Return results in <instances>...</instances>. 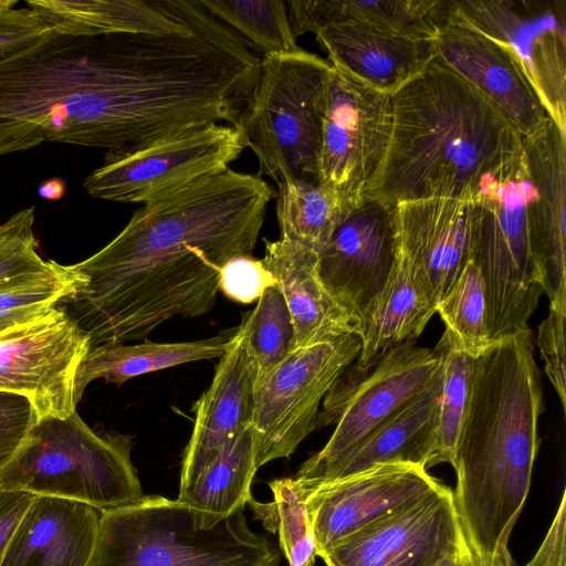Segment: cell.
<instances>
[{
    "instance_id": "obj_1",
    "label": "cell",
    "mask_w": 566,
    "mask_h": 566,
    "mask_svg": "<svg viewBox=\"0 0 566 566\" xmlns=\"http://www.w3.org/2000/svg\"><path fill=\"white\" fill-rule=\"evenodd\" d=\"M274 195L258 175L229 168L145 203L107 245L70 265L80 282L56 306L91 348L206 314L224 264L252 255Z\"/></svg>"
},
{
    "instance_id": "obj_2",
    "label": "cell",
    "mask_w": 566,
    "mask_h": 566,
    "mask_svg": "<svg viewBox=\"0 0 566 566\" xmlns=\"http://www.w3.org/2000/svg\"><path fill=\"white\" fill-rule=\"evenodd\" d=\"M209 32L86 35L56 30L0 60V157L45 142L112 150L133 136L137 83L208 61Z\"/></svg>"
},
{
    "instance_id": "obj_3",
    "label": "cell",
    "mask_w": 566,
    "mask_h": 566,
    "mask_svg": "<svg viewBox=\"0 0 566 566\" xmlns=\"http://www.w3.org/2000/svg\"><path fill=\"white\" fill-rule=\"evenodd\" d=\"M543 410L535 336L527 326L476 358L452 462L465 537L494 566H513L509 539L530 491Z\"/></svg>"
},
{
    "instance_id": "obj_4",
    "label": "cell",
    "mask_w": 566,
    "mask_h": 566,
    "mask_svg": "<svg viewBox=\"0 0 566 566\" xmlns=\"http://www.w3.org/2000/svg\"><path fill=\"white\" fill-rule=\"evenodd\" d=\"M391 101L389 146L366 192L388 206L433 198L474 202L523 169L518 132L438 56Z\"/></svg>"
},
{
    "instance_id": "obj_5",
    "label": "cell",
    "mask_w": 566,
    "mask_h": 566,
    "mask_svg": "<svg viewBox=\"0 0 566 566\" xmlns=\"http://www.w3.org/2000/svg\"><path fill=\"white\" fill-rule=\"evenodd\" d=\"M280 551L254 533L244 509L214 520L177 500L144 496L101 512L87 566H279Z\"/></svg>"
},
{
    "instance_id": "obj_6",
    "label": "cell",
    "mask_w": 566,
    "mask_h": 566,
    "mask_svg": "<svg viewBox=\"0 0 566 566\" xmlns=\"http://www.w3.org/2000/svg\"><path fill=\"white\" fill-rule=\"evenodd\" d=\"M132 437L92 429L74 411L36 418L20 447L0 464V488L80 502L99 512L145 495L130 460Z\"/></svg>"
},
{
    "instance_id": "obj_7",
    "label": "cell",
    "mask_w": 566,
    "mask_h": 566,
    "mask_svg": "<svg viewBox=\"0 0 566 566\" xmlns=\"http://www.w3.org/2000/svg\"><path fill=\"white\" fill-rule=\"evenodd\" d=\"M331 64L303 49L261 57L238 127L256 156L258 176L276 185L319 184Z\"/></svg>"
},
{
    "instance_id": "obj_8",
    "label": "cell",
    "mask_w": 566,
    "mask_h": 566,
    "mask_svg": "<svg viewBox=\"0 0 566 566\" xmlns=\"http://www.w3.org/2000/svg\"><path fill=\"white\" fill-rule=\"evenodd\" d=\"M532 191L523 161L516 176L472 202L469 259L483 279L491 343L526 328L544 293L526 221Z\"/></svg>"
},
{
    "instance_id": "obj_9",
    "label": "cell",
    "mask_w": 566,
    "mask_h": 566,
    "mask_svg": "<svg viewBox=\"0 0 566 566\" xmlns=\"http://www.w3.org/2000/svg\"><path fill=\"white\" fill-rule=\"evenodd\" d=\"M440 369L438 352L419 346L416 340L387 349L361 368L352 364L323 400L316 428L336 427L323 449L293 476L302 490L306 493L326 469L423 391Z\"/></svg>"
},
{
    "instance_id": "obj_10",
    "label": "cell",
    "mask_w": 566,
    "mask_h": 566,
    "mask_svg": "<svg viewBox=\"0 0 566 566\" xmlns=\"http://www.w3.org/2000/svg\"><path fill=\"white\" fill-rule=\"evenodd\" d=\"M245 148V136L237 126L196 125L107 150L84 188L93 198L145 205L229 169Z\"/></svg>"
},
{
    "instance_id": "obj_11",
    "label": "cell",
    "mask_w": 566,
    "mask_h": 566,
    "mask_svg": "<svg viewBox=\"0 0 566 566\" xmlns=\"http://www.w3.org/2000/svg\"><path fill=\"white\" fill-rule=\"evenodd\" d=\"M361 349L357 334L294 349L255 384V467L289 458L316 429L318 408Z\"/></svg>"
},
{
    "instance_id": "obj_12",
    "label": "cell",
    "mask_w": 566,
    "mask_h": 566,
    "mask_svg": "<svg viewBox=\"0 0 566 566\" xmlns=\"http://www.w3.org/2000/svg\"><path fill=\"white\" fill-rule=\"evenodd\" d=\"M454 9L509 51L566 134V0H454Z\"/></svg>"
},
{
    "instance_id": "obj_13",
    "label": "cell",
    "mask_w": 566,
    "mask_h": 566,
    "mask_svg": "<svg viewBox=\"0 0 566 566\" xmlns=\"http://www.w3.org/2000/svg\"><path fill=\"white\" fill-rule=\"evenodd\" d=\"M391 129V95L332 66L322 129L319 185L350 201L365 195L385 159Z\"/></svg>"
},
{
    "instance_id": "obj_14",
    "label": "cell",
    "mask_w": 566,
    "mask_h": 566,
    "mask_svg": "<svg viewBox=\"0 0 566 566\" xmlns=\"http://www.w3.org/2000/svg\"><path fill=\"white\" fill-rule=\"evenodd\" d=\"M88 336L55 306L0 334V391L29 399L36 418L76 411L74 380Z\"/></svg>"
},
{
    "instance_id": "obj_15",
    "label": "cell",
    "mask_w": 566,
    "mask_h": 566,
    "mask_svg": "<svg viewBox=\"0 0 566 566\" xmlns=\"http://www.w3.org/2000/svg\"><path fill=\"white\" fill-rule=\"evenodd\" d=\"M467 541L452 491L442 486L319 555L327 566H438Z\"/></svg>"
},
{
    "instance_id": "obj_16",
    "label": "cell",
    "mask_w": 566,
    "mask_h": 566,
    "mask_svg": "<svg viewBox=\"0 0 566 566\" xmlns=\"http://www.w3.org/2000/svg\"><path fill=\"white\" fill-rule=\"evenodd\" d=\"M395 245V208L365 193L347 209L318 254L321 282L360 327L386 284Z\"/></svg>"
},
{
    "instance_id": "obj_17",
    "label": "cell",
    "mask_w": 566,
    "mask_h": 566,
    "mask_svg": "<svg viewBox=\"0 0 566 566\" xmlns=\"http://www.w3.org/2000/svg\"><path fill=\"white\" fill-rule=\"evenodd\" d=\"M422 465L389 462L313 489L305 503L318 557L334 545L441 489Z\"/></svg>"
},
{
    "instance_id": "obj_18",
    "label": "cell",
    "mask_w": 566,
    "mask_h": 566,
    "mask_svg": "<svg viewBox=\"0 0 566 566\" xmlns=\"http://www.w3.org/2000/svg\"><path fill=\"white\" fill-rule=\"evenodd\" d=\"M522 143L533 187L526 205L532 255L549 307L566 312V134L547 117Z\"/></svg>"
},
{
    "instance_id": "obj_19",
    "label": "cell",
    "mask_w": 566,
    "mask_h": 566,
    "mask_svg": "<svg viewBox=\"0 0 566 566\" xmlns=\"http://www.w3.org/2000/svg\"><path fill=\"white\" fill-rule=\"evenodd\" d=\"M256 367L242 319L219 358L209 388L196 401L195 422L186 446L179 494L192 488L221 451L252 424Z\"/></svg>"
},
{
    "instance_id": "obj_20",
    "label": "cell",
    "mask_w": 566,
    "mask_h": 566,
    "mask_svg": "<svg viewBox=\"0 0 566 566\" xmlns=\"http://www.w3.org/2000/svg\"><path fill=\"white\" fill-rule=\"evenodd\" d=\"M436 44L438 57L484 95L522 137L548 117L509 51L464 21L455 9Z\"/></svg>"
},
{
    "instance_id": "obj_21",
    "label": "cell",
    "mask_w": 566,
    "mask_h": 566,
    "mask_svg": "<svg viewBox=\"0 0 566 566\" xmlns=\"http://www.w3.org/2000/svg\"><path fill=\"white\" fill-rule=\"evenodd\" d=\"M394 208L396 247L436 308L469 259L472 202L433 198Z\"/></svg>"
},
{
    "instance_id": "obj_22",
    "label": "cell",
    "mask_w": 566,
    "mask_h": 566,
    "mask_svg": "<svg viewBox=\"0 0 566 566\" xmlns=\"http://www.w3.org/2000/svg\"><path fill=\"white\" fill-rule=\"evenodd\" d=\"M315 35L334 69L390 95L438 56L436 39L411 38L363 23L328 24Z\"/></svg>"
},
{
    "instance_id": "obj_23",
    "label": "cell",
    "mask_w": 566,
    "mask_h": 566,
    "mask_svg": "<svg viewBox=\"0 0 566 566\" xmlns=\"http://www.w3.org/2000/svg\"><path fill=\"white\" fill-rule=\"evenodd\" d=\"M101 512L75 501L35 496L12 533L0 566H87Z\"/></svg>"
},
{
    "instance_id": "obj_24",
    "label": "cell",
    "mask_w": 566,
    "mask_h": 566,
    "mask_svg": "<svg viewBox=\"0 0 566 566\" xmlns=\"http://www.w3.org/2000/svg\"><path fill=\"white\" fill-rule=\"evenodd\" d=\"M264 242L262 262L276 279L293 322L291 352L345 334L359 336V323L321 282L316 252L283 239Z\"/></svg>"
},
{
    "instance_id": "obj_25",
    "label": "cell",
    "mask_w": 566,
    "mask_h": 566,
    "mask_svg": "<svg viewBox=\"0 0 566 566\" xmlns=\"http://www.w3.org/2000/svg\"><path fill=\"white\" fill-rule=\"evenodd\" d=\"M442 366L431 384L342 455L308 488L352 475L377 464L408 462L422 465L431 453Z\"/></svg>"
},
{
    "instance_id": "obj_26",
    "label": "cell",
    "mask_w": 566,
    "mask_h": 566,
    "mask_svg": "<svg viewBox=\"0 0 566 566\" xmlns=\"http://www.w3.org/2000/svg\"><path fill=\"white\" fill-rule=\"evenodd\" d=\"M286 6L296 36L316 34L337 22H356L434 40L454 12V0H293Z\"/></svg>"
},
{
    "instance_id": "obj_27",
    "label": "cell",
    "mask_w": 566,
    "mask_h": 566,
    "mask_svg": "<svg viewBox=\"0 0 566 566\" xmlns=\"http://www.w3.org/2000/svg\"><path fill=\"white\" fill-rule=\"evenodd\" d=\"M59 31L98 35L190 31L192 0H32Z\"/></svg>"
},
{
    "instance_id": "obj_28",
    "label": "cell",
    "mask_w": 566,
    "mask_h": 566,
    "mask_svg": "<svg viewBox=\"0 0 566 566\" xmlns=\"http://www.w3.org/2000/svg\"><path fill=\"white\" fill-rule=\"evenodd\" d=\"M235 329L217 336L181 343L136 345L102 344L90 349L80 363L74 380V401L77 405L87 385L95 379L122 385L148 373L177 365L220 358L229 347Z\"/></svg>"
},
{
    "instance_id": "obj_29",
    "label": "cell",
    "mask_w": 566,
    "mask_h": 566,
    "mask_svg": "<svg viewBox=\"0 0 566 566\" xmlns=\"http://www.w3.org/2000/svg\"><path fill=\"white\" fill-rule=\"evenodd\" d=\"M436 314L407 256L395 245L386 284L360 327L361 349L353 366L361 368L387 349L415 340Z\"/></svg>"
},
{
    "instance_id": "obj_30",
    "label": "cell",
    "mask_w": 566,
    "mask_h": 566,
    "mask_svg": "<svg viewBox=\"0 0 566 566\" xmlns=\"http://www.w3.org/2000/svg\"><path fill=\"white\" fill-rule=\"evenodd\" d=\"M252 424L231 441L192 488L178 500L203 515L220 520L244 509L256 472Z\"/></svg>"
},
{
    "instance_id": "obj_31",
    "label": "cell",
    "mask_w": 566,
    "mask_h": 566,
    "mask_svg": "<svg viewBox=\"0 0 566 566\" xmlns=\"http://www.w3.org/2000/svg\"><path fill=\"white\" fill-rule=\"evenodd\" d=\"M355 201L347 200L319 184L303 180L280 184L276 193L280 239L301 244L319 254Z\"/></svg>"
},
{
    "instance_id": "obj_32",
    "label": "cell",
    "mask_w": 566,
    "mask_h": 566,
    "mask_svg": "<svg viewBox=\"0 0 566 566\" xmlns=\"http://www.w3.org/2000/svg\"><path fill=\"white\" fill-rule=\"evenodd\" d=\"M434 349L441 357L442 380L427 470L440 463L453 462L470 400L476 361V358L465 353L447 329Z\"/></svg>"
},
{
    "instance_id": "obj_33",
    "label": "cell",
    "mask_w": 566,
    "mask_h": 566,
    "mask_svg": "<svg viewBox=\"0 0 566 566\" xmlns=\"http://www.w3.org/2000/svg\"><path fill=\"white\" fill-rule=\"evenodd\" d=\"M212 17L234 31L261 57L297 51L286 1L198 0Z\"/></svg>"
},
{
    "instance_id": "obj_34",
    "label": "cell",
    "mask_w": 566,
    "mask_h": 566,
    "mask_svg": "<svg viewBox=\"0 0 566 566\" xmlns=\"http://www.w3.org/2000/svg\"><path fill=\"white\" fill-rule=\"evenodd\" d=\"M270 488L272 502L261 503L251 497L248 504L264 528L277 534L280 549L289 566H314L318 551L305 492L294 478L273 480Z\"/></svg>"
},
{
    "instance_id": "obj_35",
    "label": "cell",
    "mask_w": 566,
    "mask_h": 566,
    "mask_svg": "<svg viewBox=\"0 0 566 566\" xmlns=\"http://www.w3.org/2000/svg\"><path fill=\"white\" fill-rule=\"evenodd\" d=\"M436 313L470 356L478 358L491 344L485 287L479 269L470 259L437 304Z\"/></svg>"
},
{
    "instance_id": "obj_36",
    "label": "cell",
    "mask_w": 566,
    "mask_h": 566,
    "mask_svg": "<svg viewBox=\"0 0 566 566\" xmlns=\"http://www.w3.org/2000/svg\"><path fill=\"white\" fill-rule=\"evenodd\" d=\"M243 321L258 382L289 355L294 338L292 317L279 284L262 293Z\"/></svg>"
},
{
    "instance_id": "obj_37",
    "label": "cell",
    "mask_w": 566,
    "mask_h": 566,
    "mask_svg": "<svg viewBox=\"0 0 566 566\" xmlns=\"http://www.w3.org/2000/svg\"><path fill=\"white\" fill-rule=\"evenodd\" d=\"M35 208L13 213L0 223V292L61 273L65 265L44 261L34 233Z\"/></svg>"
},
{
    "instance_id": "obj_38",
    "label": "cell",
    "mask_w": 566,
    "mask_h": 566,
    "mask_svg": "<svg viewBox=\"0 0 566 566\" xmlns=\"http://www.w3.org/2000/svg\"><path fill=\"white\" fill-rule=\"evenodd\" d=\"M80 277L70 265L53 276L0 292V334L39 317L70 293Z\"/></svg>"
},
{
    "instance_id": "obj_39",
    "label": "cell",
    "mask_w": 566,
    "mask_h": 566,
    "mask_svg": "<svg viewBox=\"0 0 566 566\" xmlns=\"http://www.w3.org/2000/svg\"><path fill=\"white\" fill-rule=\"evenodd\" d=\"M56 30L54 22L29 4L0 9V60L39 42Z\"/></svg>"
},
{
    "instance_id": "obj_40",
    "label": "cell",
    "mask_w": 566,
    "mask_h": 566,
    "mask_svg": "<svg viewBox=\"0 0 566 566\" xmlns=\"http://www.w3.org/2000/svg\"><path fill=\"white\" fill-rule=\"evenodd\" d=\"M277 284L262 260L239 255L229 260L221 270L219 289L230 300L250 304L262 293Z\"/></svg>"
},
{
    "instance_id": "obj_41",
    "label": "cell",
    "mask_w": 566,
    "mask_h": 566,
    "mask_svg": "<svg viewBox=\"0 0 566 566\" xmlns=\"http://www.w3.org/2000/svg\"><path fill=\"white\" fill-rule=\"evenodd\" d=\"M566 312L549 307L548 315L537 328L536 344L544 361V370L549 378L563 410H566Z\"/></svg>"
},
{
    "instance_id": "obj_42",
    "label": "cell",
    "mask_w": 566,
    "mask_h": 566,
    "mask_svg": "<svg viewBox=\"0 0 566 566\" xmlns=\"http://www.w3.org/2000/svg\"><path fill=\"white\" fill-rule=\"evenodd\" d=\"M35 419L28 398L0 391V464L20 447Z\"/></svg>"
},
{
    "instance_id": "obj_43",
    "label": "cell",
    "mask_w": 566,
    "mask_h": 566,
    "mask_svg": "<svg viewBox=\"0 0 566 566\" xmlns=\"http://www.w3.org/2000/svg\"><path fill=\"white\" fill-rule=\"evenodd\" d=\"M562 495L555 517L539 548L525 566H566V496Z\"/></svg>"
},
{
    "instance_id": "obj_44",
    "label": "cell",
    "mask_w": 566,
    "mask_h": 566,
    "mask_svg": "<svg viewBox=\"0 0 566 566\" xmlns=\"http://www.w3.org/2000/svg\"><path fill=\"white\" fill-rule=\"evenodd\" d=\"M35 495L0 488V560L22 515Z\"/></svg>"
},
{
    "instance_id": "obj_45",
    "label": "cell",
    "mask_w": 566,
    "mask_h": 566,
    "mask_svg": "<svg viewBox=\"0 0 566 566\" xmlns=\"http://www.w3.org/2000/svg\"><path fill=\"white\" fill-rule=\"evenodd\" d=\"M438 566H494L482 558L469 544L468 539Z\"/></svg>"
},
{
    "instance_id": "obj_46",
    "label": "cell",
    "mask_w": 566,
    "mask_h": 566,
    "mask_svg": "<svg viewBox=\"0 0 566 566\" xmlns=\"http://www.w3.org/2000/svg\"><path fill=\"white\" fill-rule=\"evenodd\" d=\"M38 192L44 199L57 200L64 196L65 184L61 179L53 178L44 181Z\"/></svg>"
}]
</instances>
